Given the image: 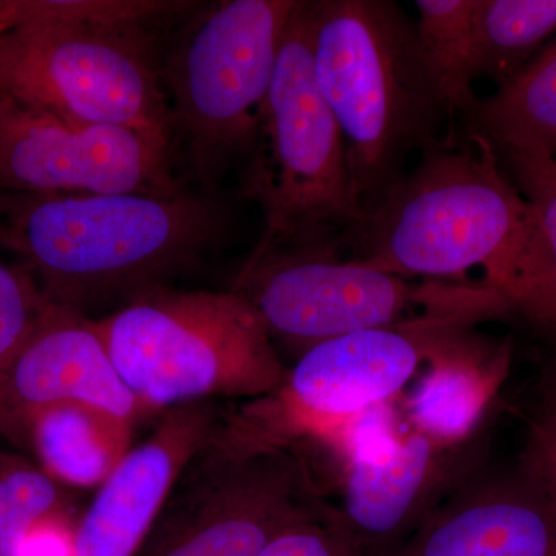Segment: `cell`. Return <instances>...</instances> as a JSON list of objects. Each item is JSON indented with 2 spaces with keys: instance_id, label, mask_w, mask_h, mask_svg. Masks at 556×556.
Instances as JSON below:
<instances>
[{
  "instance_id": "4",
  "label": "cell",
  "mask_w": 556,
  "mask_h": 556,
  "mask_svg": "<svg viewBox=\"0 0 556 556\" xmlns=\"http://www.w3.org/2000/svg\"><path fill=\"white\" fill-rule=\"evenodd\" d=\"M144 413L276 393L288 369L265 320L239 292H142L94 321Z\"/></svg>"
},
{
  "instance_id": "11",
  "label": "cell",
  "mask_w": 556,
  "mask_h": 556,
  "mask_svg": "<svg viewBox=\"0 0 556 556\" xmlns=\"http://www.w3.org/2000/svg\"><path fill=\"white\" fill-rule=\"evenodd\" d=\"M185 189L172 152L138 131L70 123L0 94V192L152 193Z\"/></svg>"
},
{
  "instance_id": "18",
  "label": "cell",
  "mask_w": 556,
  "mask_h": 556,
  "mask_svg": "<svg viewBox=\"0 0 556 556\" xmlns=\"http://www.w3.org/2000/svg\"><path fill=\"white\" fill-rule=\"evenodd\" d=\"M466 118L497 150L556 159V36Z\"/></svg>"
},
{
  "instance_id": "14",
  "label": "cell",
  "mask_w": 556,
  "mask_h": 556,
  "mask_svg": "<svg viewBox=\"0 0 556 556\" xmlns=\"http://www.w3.org/2000/svg\"><path fill=\"white\" fill-rule=\"evenodd\" d=\"M58 404L90 405L131 422L146 415L94 321L51 305L0 376V434L20 444L28 417Z\"/></svg>"
},
{
  "instance_id": "12",
  "label": "cell",
  "mask_w": 556,
  "mask_h": 556,
  "mask_svg": "<svg viewBox=\"0 0 556 556\" xmlns=\"http://www.w3.org/2000/svg\"><path fill=\"white\" fill-rule=\"evenodd\" d=\"M486 448V424L463 442L409 428L382 455L339 468L340 521L364 556L390 555L485 470Z\"/></svg>"
},
{
  "instance_id": "23",
  "label": "cell",
  "mask_w": 556,
  "mask_h": 556,
  "mask_svg": "<svg viewBox=\"0 0 556 556\" xmlns=\"http://www.w3.org/2000/svg\"><path fill=\"white\" fill-rule=\"evenodd\" d=\"M501 164L519 192L532 204L551 260L546 324L543 331L556 340V159L497 150Z\"/></svg>"
},
{
  "instance_id": "17",
  "label": "cell",
  "mask_w": 556,
  "mask_h": 556,
  "mask_svg": "<svg viewBox=\"0 0 556 556\" xmlns=\"http://www.w3.org/2000/svg\"><path fill=\"white\" fill-rule=\"evenodd\" d=\"M131 420L84 404H58L33 413L20 444L49 477L68 489L100 486L130 452Z\"/></svg>"
},
{
  "instance_id": "2",
  "label": "cell",
  "mask_w": 556,
  "mask_h": 556,
  "mask_svg": "<svg viewBox=\"0 0 556 556\" xmlns=\"http://www.w3.org/2000/svg\"><path fill=\"white\" fill-rule=\"evenodd\" d=\"M229 230L212 193L14 195L0 192V247L51 305L84 314L203 265Z\"/></svg>"
},
{
  "instance_id": "26",
  "label": "cell",
  "mask_w": 556,
  "mask_h": 556,
  "mask_svg": "<svg viewBox=\"0 0 556 556\" xmlns=\"http://www.w3.org/2000/svg\"><path fill=\"white\" fill-rule=\"evenodd\" d=\"M518 467L556 511V402L541 404Z\"/></svg>"
},
{
  "instance_id": "6",
  "label": "cell",
  "mask_w": 556,
  "mask_h": 556,
  "mask_svg": "<svg viewBox=\"0 0 556 556\" xmlns=\"http://www.w3.org/2000/svg\"><path fill=\"white\" fill-rule=\"evenodd\" d=\"M340 252L338 247L252 251L232 291L258 311L270 338L299 357L329 339L430 314H503V295L484 285H417Z\"/></svg>"
},
{
  "instance_id": "25",
  "label": "cell",
  "mask_w": 556,
  "mask_h": 556,
  "mask_svg": "<svg viewBox=\"0 0 556 556\" xmlns=\"http://www.w3.org/2000/svg\"><path fill=\"white\" fill-rule=\"evenodd\" d=\"M257 556H364L340 521L338 508L289 527Z\"/></svg>"
},
{
  "instance_id": "8",
  "label": "cell",
  "mask_w": 556,
  "mask_h": 556,
  "mask_svg": "<svg viewBox=\"0 0 556 556\" xmlns=\"http://www.w3.org/2000/svg\"><path fill=\"white\" fill-rule=\"evenodd\" d=\"M299 0H229L206 11L167 58L172 126L208 190L233 160L249 159L260 115Z\"/></svg>"
},
{
  "instance_id": "7",
  "label": "cell",
  "mask_w": 556,
  "mask_h": 556,
  "mask_svg": "<svg viewBox=\"0 0 556 556\" xmlns=\"http://www.w3.org/2000/svg\"><path fill=\"white\" fill-rule=\"evenodd\" d=\"M334 506L305 445L244 447L218 427L179 475L138 556H257Z\"/></svg>"
},
{
  "instance_id": "21",
  "label": "cell",
  "mask_w": 556,
  "mask_h": 556,
  "mask_svg": "<svg viewBox=\"0 0 556 556\" xmlns=\"http://www.w3.org/2000/svg\"><path fill=\"white\" fill-rule=\"evenodd\" d=\"M70 490L28 457L0 452V556H16L39 522L76 515Z\"/></svg>"
},
{
  "instance_id": "20",
  "label": "cell",
  "mask_w": 556,
  "mask_h": 556,
  "mask_svg": "<svg viewBox=\"0 0 556 556\" xmlns=\"http://www.w3.org/2000/svg\"><path fill=\"white\" fill-rule=\"evenodd\" d=\"M478 0H416V31L450 112L468 116L478 105L471 76Z\"/></svg>"
},
{
  "instance_id": "3",
  "label": "cell",
  "mask_w": 556,
  "mask_h": 556,
  "mask_svg": "<svg viewBox=\"0 0 556 556\" xmlns=\"http://www.w3.org/2000/svg\"><path fill=\"white\" fill-rule=\"evenodd\" d=\"M314 70L345 142L362 222L407 174V160L441 148L452 118L415 21L390 0L311 2Z\"/></svg>"
},
{
  "instance_id": "22",
  "label": "cell",
  "mask_w": 556,
  "mask_h": 556,
  "mask_svg": "<svg viewBox=\"0 0 556 556\" xmlns=\"http://www.w3.org/2000/svg\"><path fill=\"white\" fill-rule=\"evenodd\" d=\"M193 3L164 0H0V31L28 24L142 25Z\"/></svg>"
},
{
  "instance_id": "1",
  "label": "cell",
  "mask_w": 556,
  "mask_h": 556,
  "mask_svg": "<svg viewBox=\"0 0 556 556\" xmlns=\"http://www.w3.org/2000/svg\"><path fill=\"white\" fill-rule=\"evenodd\" d=\"M471 144L428 150L346 237L350 258L405 278L463 280L484 273L543 331L551 260L532 204L477 131Z\"/></svg>"
},
{
  "instance_id": "27",
  "label": "cell",
  "mask_w": 556,
  "mask_h": 556,
  "mask_svg": "<svg viewBox=\"0 0 556 556\" xmlns=\"http://www.w3.org/2000/svg\"><path fill=\"white\" fill-rule=\"evenodd\" d=\"M78 515H62L39 522L25 536L16 556H75Z\"/></svg>"
},
{
  "instance_id": "28",
  "label": "cell",
  "mask_w": 556,
  "mask_h": 556,
  "mask_svg": "<svg viewBox=\"0 0 556 556\" xmlns=\"http://www.w3.org/2000/svg\"><path fill=\"white\" fill-rule=\"evenodd\" d=\"M541 404L556 402V351L544 368L540 382Z\"/></svg>"
},
{
  "instance_id": "15",
  "label": "cell",
  "mask_w": 556,
  "mask_h": 556,
  "mask_svg": "<svg viewBox=\"0 0 556 556\" xmlns=\"http://www.w3.org/2000/svg\"><path fill=\"white\" fill-rule=\"evenodd\" d=\"M387 556H556V511L521 468L484 470Z\"/></svg>"
},
{
  "instance_id": "16",
  "label": "cell",
  "mask_w": 556,
  "mask_h": 556,
  "mask_svg": "<svg viewBox=\"0 0 556 556\" xmlns=\"http://www.w3.org/2000/svg\"><path fill=\"white\" fill-rule=\"evenodd\" d=\"M452 329L434 348L426 371L405 401L412 430L444 442L473 437L492 415L510 372V340L495 343L470 331Z\"/></svg>"
},
{
  "instance_id": "5",
  "label": "cell",
  "mask_w": 556,
  "mask_h": 556,
  "mask_svg": "<svg viewBox=\"0 0 556 556\" xmlns=\"http://www.w3.org/2000/svg\"><path fill=\"white\" fill-rule=\"evenodd\" d=\"M241 193L265 232L254 251L338 247L362 223L345 142L314 70L311 2H300L281 39Z\"/></svg>"
},
{
  "instance_id": "13",
  "label": "cell",
  "mask_w": 556,
  "mask_h": 556,
  "mask_svg": "<svg viewBox=\"0 0 556 556\" xmlns=\"http://www.w3.org/2000/svg\"><path fill=\"white\" fill-rule=\"evenodd\" d=\"M225 409L199 402L161 413L152 434L127 453L78 518L75 556H138L179 475L217 433Z\"/></svg>"
},
{
  "instance_id": "19",
  "label": "cell",
  "mask_w": 556,
  "mask_h": 556,
  "mask_svg": "<svg viewBox=\"0 0 556 556\" xmlns=\"http://www.w3.org/2000/svg\"><path fill=\"white\" fill-rule=\"evenodd\" d=\"M556 36V0H478L471 76L503 86Z\"/></svg>"
},
{
  "instance_id": "10",
  "label": "cell",
  "mask_w": 556,
  "mask_h": 556,
  "mask_svg": "<svg viewBox=\"0 0 556 556\" xmlns=\"http://www.w3.org/2000/svg\"><path fill=\"white\" fill-rule=\"evenodd\" d=\"M473 314H430L309 348L276 393L226 408L222 433L247 447H288L334 437L354 417L387 405L452 329Z\"/></svg>"
},
{
  "instance_id": "24",
  "label": "cell",
  "mask_w": 556,
  "mask_h": 556,
  "mask_svg": "<svg viewBox=\"0 0 556 556\" xmlns=\"http://www.w3.org/2000/svg\"><path fill=\"white\" fill-rule=\"evenodd\" d=\"M50 308L27 270L0 260V376Z\"/></svg>"
},
{
  "instance_id": "9",
  "label": "cell",
  "mask_w": 556,
  "mask_h": 556,
  "mask_svg": "<svg viewBox=\"0 0 556 556\" xmlns=\"http://www.w3.org/2000/svg\"><path fill=\"white\" fill-rule=\"evenodd\" d=\"M142 25L0 31V94L70 123L124 127L170 149L172 113Z\"/></svg>"
}]
</instances>
